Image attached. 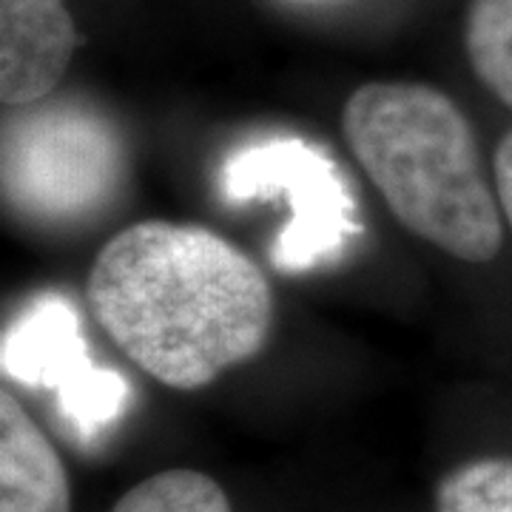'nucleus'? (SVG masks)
Segmentation results:
<instances>
[{
  "label": "nucleus",
  "instance_id": "2",
  "mask_svg": "<svg viewBox=\"0 0 512 512\" xmlns=\"http://www.w3.org/2000/svg\"><path fill=\"white\" fill-rule=\"evenodd\" d=\"M353 157L407 231L464 262L504 242L473 128L456 103L421 83H367L345 106Z\"/></svg>",
  "mask_w": 512,
  "mask_h": 512
},
{
  "label": "nucleus",
  "instance_id": "11",
  "mask_svg": "<svg viewBox=\"0 0 512 512\" xmlns=\"http://www.w3.org/2000/svg\"><path fill=\"white\" fill-rule=\"evenodd\" d=\"M495 194L501 202V211L512 225V131L501 140V146L495 148Z\"/></svg>",
  "mask_w": 512,
  "mask_h": 512
},
{
  "label": "nucleus",
  "instance_id": "4",
  "mask_svg": "<svg viewBox=\"0 0 512 512\" xmlns=\"http://www.w3.org/2000/svg\"><path fill=\"white\" fill-rule=\"evenodd\" d=\"M222 194L234 202L288 200L291 222L274 245L279 271L299 274L342 254L359 234L356 200L325 151L305 140H268L237 151L220 174Z\"/></svg>",
  "mask_w": 512,
  "mask_h": 512
},
{
  "label": "nucleus",
  "instance_id": "1",
  "mask_svg": "<svg viewBox=\"0 0 512 512\" xmlns=\"http://www.w3.org/2000/svg\"><path fill=\"white\" fill-rule=\"evenodd\" d=\"M86 299L117 348L174 390H200L254 359L274 322L259 265L202 225L120 231L97 254Z\"/></svg>",
  "mask_w": 512,
  "mask_h": 512
},
{
  "label": "nucleus",
  "instance_id": "10",
  "mask_svg": "<svg viewBox=\"0 0 512 512\" xmlns=\"http://www.w3.org/2000/svg\"><path fill=\"white\" fill-rule=\"evenodd\" d=\"M436 512H512V458H478L441 478Z\"/></svg>",
  "mask_w": 512,
  "mask_h": 512
},
{
  "label": "nucleus",
  "instance_id": "5",
  "mask_svg": "<svg viewBox=\"0 0 512 512\" xmlns=\"http://www.w3.org/2000/svg\"><path fill=\"white\" fill-rule=\"evenodd\" d=\"M3 373L52 390L60 416L83 441H97L126 413L128 384L120 373L94 365L77 313L60 296L35 302L3 333Z\"/></svg>",
  "mask_w": 512,
  "mask_h": 512
},
{
  "label": "nucleus",
  "instance_id": "9",
  "mask_svg": "<svg viewBox=\"0 0 512 512\" xmlns=\"http://www.w3.org/2000/svg\"><path fill=\"white\" fill-rule=\"evenodd\" d=\"M111 512H234L220 484L197 470H163L131 487Z\"/></svg>",
  "mask_w": 512,
  "mask_h": 512
},
{
  "label": "nucleus",
  "instance_id": "8",
  "mask_svg": "<svg viewBox=\"0 0 512 512\" xmlns=\"http://www.w3.org/2000/svg\"><path fill=\"white\" fill-rule=\"evenodd\" d=\"M464 43L478 80L512 109V0H473Z\"/></svg>",
  "mask_w": 512,
  "mask_h": 512
},
{
  "label": "nucleus",
  "instance_id": "6",
  "mask_svg": "<svg viewBox=\"0 0 512 512\" xmlns=\"http://www.w3.org/2000/svg\"><path fill=\"white\" fill-rule=\"evenodd\" d=\"M77 29L63 0H0V100H46L72 63Z\"/></svg>",
  "mask_w": 512,
  "mask_h": 512
},
{
  "label": "nucleus",
  "instance_id": "3",
  "mask_svg": "<svg viewBox=\"0 0 512 512\" xmlns=\"http://www.w3.org/2000/svg\"><path fill=\"white\" fill-rule=\"evenodd\" d=\"M3 200L20 220L63 228L97 220L123 194L128 148L120 126L83 100L6 109Z\"/></svg>",
  "mask_w": 512,
  "mask_h": 512
},
{
  "label": "nucleus",
  "instance_id": "7",
  "mask_svg": "<svg viewBox=\"0 0 512 512\" xmlns=\"http://www.w3.org/2000/svg\"><path fill=\"white\" fill-rule=\"evenodd\" d=\"M0 512H72L63 461L9 390H0Z\"/></svg>",
  "mask_w": 512,
  "mask_h": 512
}]
</instances>
